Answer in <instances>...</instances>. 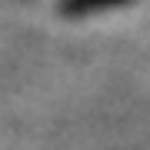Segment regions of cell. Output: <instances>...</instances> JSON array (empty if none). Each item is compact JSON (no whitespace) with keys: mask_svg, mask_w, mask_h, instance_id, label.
Instances as JSON below:
<instances>
[{"mask_svg":"<svg viewBox=\"0 0 150 150\" xmlns=\"http://www.w3.org/2000/svg\"><path fill=\"white\" fill-rule=\"evenodd\" d=\"M120 0H64L60 10L64 13H90V10H103V7H113Z\"/></svg>","mask_w":150,"mask_h":150,"instance_id":"1","label":"cell"}]
</instances>
